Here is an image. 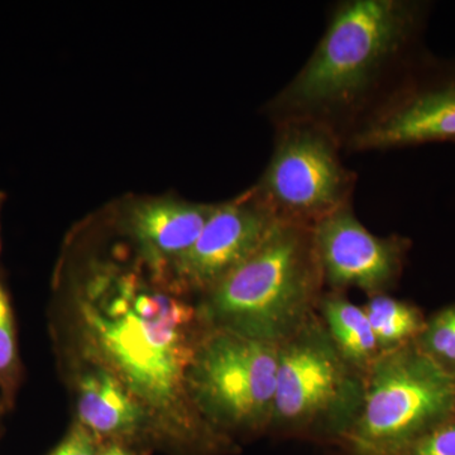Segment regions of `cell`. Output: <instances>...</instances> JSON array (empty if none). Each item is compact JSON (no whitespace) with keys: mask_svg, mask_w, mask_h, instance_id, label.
Instances as JSON below:
<instances>
[{"mask_svg":"<svg viewBox=\"0 0 455 455\" xmlns=\"http://www.w3.org/2000/svg\"><path fill=\"white\" fill-rule=\"evenodd\" d=\"M147 283L136 272L94 275L74 296L82 361L109 371L146 410L158 449L172 455L238 451L197 411L188 371L206 325L199 307L164 275Z\"/></svg>","mask_w":455,"mask_h":455,"instance_id":"cell-1","label":"cell"},{"mask_svg":"<svg viewBox=\"0 0 455 455\" xmlns=\"http://www.w3.org/2000/svg\"><path fill=\"white\" fill-rule=\"evenodd\" d=\"M427 0H341L295 76L269 100L272 124L307 122L343 143L429 50Z\"/></svg>","mask_w":455,"mask_h":455,"instance_id":"cell-2","label":"cell"},{"mask_svg":"<svg viewBox=\"0 0 455 455\" xmlns=\"http://www.w3.org/2000/svg\"><path fill=\"white\" fill-rule=\"evenodd\" d=\"M325 291L313 228L278 221L197 307L206 326L280 344L317 314Z\"/></svg>","mask_w":455,"mask_h":455,"instance_id":"cell-3","label":"cell"},{"mask_svg":"<svg viewBox=\"0 0 455 455\" xmlns=\"http://www.w3.org/2000/svg\"><path fill=\"white\" fill-rule=\"evenodd\" d=\"M363 395V374L343 358L315 314L278 344L268 434L337 448L357 420Z\"/></svg>","mask_w":455,"mask_h":455,"instance_id":"cell-4","label":"cell"},{"mask_svg":"<svg viewBox=\"0 0 455 455\" xmlns=\"http://www.w3.org/2000/svg\"><path fill=\"white\" fill-rule=\"evenodd\" d=\"M455 376L416 343L382 352L364 376L357 420L337 445L340 455H390L453 418Z\"/></svg>","mask_w":455,"mask_h":455,"instance_id":"cell-5","label":"cell"},{"mask_svg":"<svg viewBox=\"0 0 455 455\" xmlns=\"http://www.w3.org/2000/svg\"><path fill=\"white\" fill-rule=\"evenodd\" d=\"M277 362L278 344L206 326L188 371L197 411L235 442L268 434Z\"/></svg>","mask_w":455,"mask_h":455,"instance_id":"cell-6","label":"cell"},{"mask_svg":"<svg viewBox=\"0 0 455 455\" xmlns=\"http://www.w3.org/2000/svg\"><path fill=\"white\" fill-rule=\"evenodd\" d=\"M274 151L254 187L278 221L314 228L353 205L358 176L344 164L343 143L307 122L275 125Z\"/></svg>","mask_w":455,"mask_h":455,"instance_id":"cell-7","label":"cell"},{"mask_svg":"<svg viewBox=\"0 0 455 455\" xmlns=\"http://www.w3.org/2000/svg\"><path fill=\"white\" fill-rule=\"evenodd\" d=\"M455 143V57L425 53L344 140L347 152Z\"/></svg>","mask_w":455,"mask_h":455,"instance_id":"cell-8","label":"cell"},{"mask_svg":"<svg viewBox=\"0 0 455 455\" xmlns=\"http://www.w3.org/2000/svg\"><path fill=\"white\" fill-rule=\"evenodd\" d=\"M313 235L326 290L357 289L368 298L390 293L397 286L411 250L407 236L370 232L353 205L319 221Z\"/></svg>","mask_w":455,"mask_h":455,"instance_id":"cell-9","label":"cell"},{"mask_svg":"<svg viewBox=\"0 0 455 455\" xmlns=\"http://www.w3.org/2000/svg\"><path fill=\"white\" fill-rule=\"evenodd\" d=\"M277 223L254 188L217 204L196 243L169 266L171 283L185 295L202 298L243 263Z\"/></svg>","mask_w":455,"mask_h":455,"instance_id":"cell-10","label":"cell"},{"mask_svg":"<svg viewBox=\"0 0 455 455\" xmlns=\"http://www.w3.org/2000/svg\"><path fill=\"white\" fill-rule=\"evenodd\" d=\"M76 377V423L100 443H118L140 455L158 449L151 419L106 368L83 361Z\"/></svg>","mask_w":455,"mask_h":455,"instance_id":"cell-11","label":"cell"},{"mask_svg":"<svg viewBox=\"0 0 455 455\" xmlns=\"http://www.w3.org/2000/svg\"><path fill=\"white\" fill-rule=\"evenodd\" d=\"M215 205L154 199L132 209L130 230L152 271L164 275L171 263L196 243Z\"/></svg>","mask_w":455,"mask_h":455,"instance_id":"cell-12","label":"cell"},{"mask_svg":"<svg viewBox=\"0 0 455 455\" xmlns=\"http://www.w3.org/2000/svg\"><path fill=\"white\" fill-rule=\"evenodd\" d=\"M317 314L343 358L366 376L381 350L363 307L353 304L346 292L326 290Z\"/></svg>","mask_w":455,"mask_h":455,"instance_id":"cell-13","label":"cell"},{"mask_svg":"<svg viewBox=\"0 0 455 455\" xmlns=\"http://www.w3.org/2000/svg\"><path fill=\"white\" fill-rule=\"evenodd\" d=\"M362 307L381 353L414 343L427 324L420 307L390 293L371 296Z\"/></svg>","mask_w":455,"mask_h":455,"instance_id":"cell-14","label":"cell"},{"mask_svg":"<svg viewBox=\"0 0 455 455\" xmlns=\"http://www.w3.org/2000/svg\"><path fill=\"white\" fill-rule=\"evenodd\" d=\"M22 373L16 317L7 287L0 278V401L5 411L14 405Z\"/></svg>","mask_w":455,"mask_h":455,"instance_id":"cell-15","label":"cell"},{"mask_svg":"<svg viewBox=\"0 0 455 455\" xmlns=\"http://www.w3.org/2000/svg\"><path fill=\"white\" fill-rule=\"evenodd\" d=\"M415 343L431 361L455 376V302L427 317Z\"/></svg>","mask_w":455,"mask_h":455,"instance_id":"cell-16","label":"cell"},{"mask_svg":"<svg viewBox=\"0 0 455 455\" xmlns=\"http://www.w3.org/2000/svg\"><path fill=\"white\" fill-rule=\"evenodd\" d=\"M390 455H455V416Z\"/></svg>","mask_w":455,"mask_h":455,"instance_id":"cell-17","label":"cell"},{"mask_svg":"<svg viewBox=\"0 0 455 455\" xmlns=\"http://www.w3.org/2000/svg\"><path fill=\"white\" fill-rule=\"evenodd\" d=\"M101 443L79 423L73 424L65 438L49 455H99Z\"/></svg>","mask_w":455,"mask_h":455,"instance_id":"cell-18","label":"cell"},{"mask_svg":"<svg viewBox=\"0 0 455 455\" xmlns=\"http://www.w3.org/2000/svg\"><path fill=\"white\" fill-rule=\"evenodd\" d=\"M99 455H140L133 449L118 444V443H101Z\"/></svg>","mask_w":455,"mask_h":455,"instance_id":"cell-19","label":"cell"},{"mask_svg":"<svg viewBox=\"0 0 455 455\" xmlns=\"http://www.w3.org/2000/svg\"><path fill=\"white\" fill-rule=\"evenodd\" d=\"M3 411H5V409L3 406L2 401H0V418H2Z\"/></svg>","mask_w":455,"mask_h":455,"instance_id":"cell-20","label":"cell"},{"mask_svg":"<svg viewBox=\"0 0 455 455\" xmlns=\"http://www.w3.org/2000/svg\"><path fill=\"white\" fill-rule=\"evenodd\" d=\"M454 414H455V406H454Z\"/></svg>","mask_w":455,"mask_h":455,"instance_id":"cell-21","label":"cell"}]
</instances>
